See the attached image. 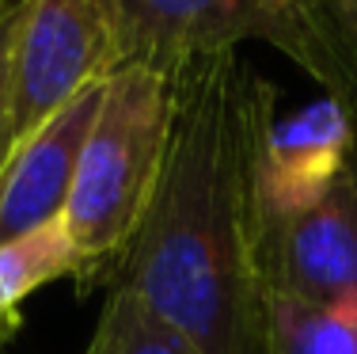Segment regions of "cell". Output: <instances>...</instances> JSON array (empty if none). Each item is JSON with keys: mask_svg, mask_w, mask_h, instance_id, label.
Returning <instances> with one entry per match:
<instances>
[{"mask_svg": "<svg viewBox=\"0 0 357 354\" xmlns=\"http://www.w3.org/2000/svg\"><path fill=\"white\" fill-rule=\"evenodd\" d=\"M274 118L278 88L240 50L172 73L156 187L107 282L130 290L194 354H262L259 168Z\"/></svg>", "mask_w": 357, "mask_h": 354, "instance_id": "obj_1", "label": "cell"}, {"mask_svg": "<svg viewBox=\"0 0 357 354\" xmlns=\"http://www.w3.org/2000/svg\"><path fill=\"white\" fill-rule=\"evenodd\" d=\"M84 354H194V351L175 332H167L130 290L110 286L96 335H91Z\"/></svg>", "mask_w": 357, "mask_h": 354, "instance_id": "obj_11", "label": "cell"}, {"mask_svg": "<svg viewBox=\"0 0 357 354\" xmlns=\"http://www.w3.org/2000/svg\"><path fill=\"white\" fill-rule=\"evenodd\" d=\"M122 65H149L172 77L178 65L240 42H270L296 69L308 65L301 23L285 0H118Z\"/></svg>", "mask_w": 357, "mask_h": 354, "instance_id": "obj_4", "label": "cell"}, {"mask_svg": "<svg viewBox=\"0 0 357 354\" xmlns=\"http://www.w3.org/2000/svg\"><path fill=\"white\" fill-rule=\"evenodd\" d=\"M262 354H357V297L319 309L266 293Z\"/></svg>", "mask_w": 357, "mask_h": 354, "instance_id": "obj_10", "label": "cell"}, {"mask_svg": "<svg viewBox=\"0 0 357 354\" xmlns=\"http://www.w3.org/2000/svg\"><path fill=\"white\" fill-rule=\"evenodd\" d=\"M103 84H91L73 103L50 115L0 164V244L20 240L65 217L80 149L103 103Z\"/></svg>", "mask_w": 357, "mask_h": 354, "instance_id": "obj_7", "label": "cell"}, {"mask_svg": "<svg viewBox=\"0 0 357 354\" xmlns=\"http://www.w3.org/2000/svg\"><path fill=\"white\" fill-rule=\"evenodd\" d=\"M357 156L354 118L338 99L319 96L301 111L274 118L262 149L259 198L266 225L312 209Z\"/></svg>", "mask_w": 357, "mask_h": 354, "instance_id": "obj_6", "label": "cell"}, {"mask_svg": "<svg viewBox=\"0 0 357 354\" xmlns=\"http://www.w3.org/2000/svg\"><path fill=\"white\" fill-rule=\"evenodd\" d=\"M167 107L172 77L149 65H122L103 84V103L80 149L61 217L84 263L80 282L107 278L118 251L137 233L164 160Z\"/></svg>", "mask_w": 357, "mask_h": 354, "instance_id": "obj_2", "label": "cell"}, {"mask_svg": "<svg viewBox=\"0 0 357 354\" xmlns=\"http://www.w3.org/2000/svg\"><path fill=\"white\" fill-rule=\"evenodd\" d=\"M20 27V0L0 8V164L8 160V69H12V42Z\"/></svg>", "mask_w": 357, "mask_h": 354, "instance_id": "obj_12", "label": "cell"}, {"mask_svg": "<svg viewBox=\"0 0 357 354\" xmlns=\"http://www.w3.org/2000/svg\"><path fill=\"white\" fill-rule=\"evenodd\" d=\"M308 46V73L323 96L350 111L357 130V0H285ZM357 172V156H354Z\"/></svg>", "mask_w": 357, "mask_h": 354, "instance_id": "obj_8", "label": "cell"}, {"mask_svg": "<svg viewBox=\"0 0 357 354\" xmlns=\"http://www.w3.org/2000/svg\"><path fill=\"white\" fill-rule=\"evenodd\" d=\"M114 69H122L118 0H20L8 69V153Z\"/></svg>", "mask_w": 357, "mask_h": 354, "instance_id": "obj_3", "label": "cell"}, {"mask_svg": "<svg viewBox=\"0 0 357 354\" xmlns=\"http://www.w3.org/2000/svg\"><path fill=\"white\" fill-rule=\"evenodd\" d=\"M4 4H8V0H0V8H4Z\"/></svg>", "mask_w": 357, "mask_h": 354, "instance_id": "obj_13", "label": "cell"}, {"mask_svg": "<svg viewBox=\"0 0 357 354\" xmlns=\"http://www.w3.org/2000/svg\"><path fill=\"white\" fill-rule=\"evenodd\" d=\"M80 271L84 263L61 221L0 244V347L20 332L31 293L57 278H80Z\"/></svg>", "mask_w": 357, "mask_h": 354, "instance_id": "obj_9", "label": "cell"}, {"mask_svg": "<svg viewBox=\"0 0 357 354\" xmlns=\"http://www.w3.org/2000/svg\"><path fill=\"white\" fill-rule=\"evenodd\" d=\"M266 293L301 305H338L357 297V172L346 168L338 183L312 209L266 225L262 236Z\"/></svg>", "mask_w": 357, "mask_h": 354, "instance_id": "obj_5", "label": "cell"}]
</instances>
